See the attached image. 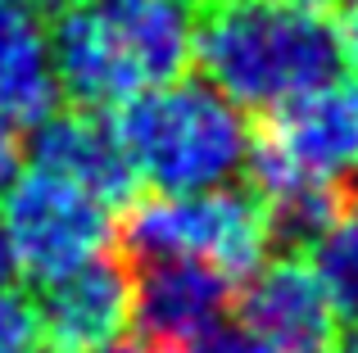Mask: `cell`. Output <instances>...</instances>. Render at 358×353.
<instances>
[{
	"mask_svg": "<svg viewBox=\"0 0 358 353\" xmlns=\"http://www.w3.org/2000/svg\"><path fill=\"white\" fill-rule=\"evenodd\" d=\"M59 105L50 41L32 9L0 0V123L41 127Z\"/></svg>",
	"mask_w": 358,
	"mask_h": 353,
	"instance_id": "obj_11",
	"label": "cell"
},
{
	"mask_svg": "<svg viewBox=\"0 0 358 353\" xmlns=\"http://www.w3.org/2000/svg\"><path fill=\"white\" fill-rule=\"evenodd\" d=\"M131 299H136V281L127 263L100 254L73 267L69 276L45 281L32 308L36 336L50 345V353H100L122 340L131 322Z\"/></svg>",
	"mask_w": 358,
	"mask_h": 353,
	"instance_id": "obj_6",
	"label": "cell"
},
{
	"mask_svg": "<svg viewBox=\"0 0 358 353\" xmlns=\"http://www.w3.org/2000/svg\"><path fill=\"white\" fill-rule=\"evenodd\" d=\"M250 172L254 186L277 176L350 181L358 172V77H341L277 109L250 150Z\"/></svg>",
	"mask_w": 358,
	"mask_h": 353,
	"instance_id": "obj_5",
	"label": "cell"
},
{
	"mask_svg": "<svg viewBox=\"0 0 358 353\" xmlns=\"http://www.w3.org/2000/svg\"><path fill=\"white\" fill-rule=\"evenodd\" d=\"M23 9H32V14H69V9H82V0H18Z\"/></svg>",
	"mask_w": 358,
	"mask_h": 353,
	"instance_id": "obj_19",
	"label": "cell"
},
{
	"mask_svg": "<svg viewBox=\"0 0 358 353\" xmlns=\"http://www.w3.org/2000/svg\"><path fill=\"white\" fill-rule=\"evenodd\" d=\"M195 59L213 91L263 114L350 68L331 0H218L195 18Z\"/></svg>",
	"mask_w": 358,
	"mask_h": 353,
	"instance_id": "obj_1",
	"label": "cell"
},
{
	"mask_svg": "<svg viewBox=\"0 0 358 353\" xmlns=\"http://www.w3.org/2000/svg\"><path fill=\"white\" fill-rule=\"evenodd\" d=\"M114 136L136 181L159 195L218 190L250 168V123L209 82H164L118 105Z\"/></svg>",
	"mask_w": 358,
	"mask_h": 353,
	"instance_id": "obj_2",
	"label": "cell"
},
{
	"mask_svg": "<svg viewBox=\"0 0 358 353\" xmlns=\"http://www.w3.org/2000/svg\"><path fill=\"white\" fill-rule=\"evenodd\" d=\"M45 41H50V68L59 96L87 109H105L141 91L114 9H69V14H59Z\"/></svg>",
	"mask_w": 358,
	"mask_h": 353,
	"instance_id": "obj_8",
	"label": "cell"
},
{
	"mask_svg": "<svg viewBox=\"0 0 358 353\" xmlns=\"http://www.w3.org/2000/svg\"><path fill=\"white\" fill-rule=\"evenodd\" d=\"M100 353H164V349H155V345H145V340H131V345H109V349H100Z\"/></svg>",
	"mask_w": 358,
	"mask_h": 353,
	"instance_id": "obj_20",
	"label": "cell"
},
{
	"mask_svg": "<svg viewBox=\"0 0 358 353\" xmlns=\"http://www.w3.org/2000/svg\"><path fill=\"white\" fill-rule=\"evenodd\" d=\"M32 168H45L64 181L91 190L100 204H127L136 190L127 154H122L114 127L96 123L87 114H50L41 127H32Z\"/></svg>",
	"mask_w": 358,
	"mask_h": 353,
	"instance_id": "obj_10",
	"label": "cell"
},
{
	"mask_svg": "<svg viewBox=\"0 0 358 353\" xmlns=\"http://www.w3.org/2000/svg\"><path fill=\"white\" fill-rule=\"evenodd\" d=\"M105 9H131V5H141V0H100Z\"/></svg>",
	"mask_w": 358,
	"mask_h": 353,
	"instance_id": "obj_22",
	"label": "cell"
},
{
	"mask_svg": "<svg viewBox=\"0 0 358 353\" xmlns=\"http://www.w3.org/2000/svg\"><path fill=\"white\" fill-rule=\"evenodd\" d=\"M114 18L141 91L177 82L195 59V14L186 0H141L131 9H114Z\"/></svg>",
	"mask_w": 358,
	"mask_h": 353,
	"instance_id": "obj_12",
	"label": "cell"
},
{
	"mask_svg": "<svg viewBox=\"0 0 358 353\" xmlns=\"http://www.w3.org/2000/svg\"><path fill=\"white\" fill-rule=\"evenodd\" d=\"M0 222L14 240L18 267L32 272L41 285L109 254V240H114V209L45 168L14 176V186L5 190Z\"/></svg>",
	"mask_w": 358,
	"mask_h": 353,
	"instance_id": "obj_4",
	"label": "cell"
},
{
	"mask_svg": "<svg viewBox=\"0 0 358 353\" xmlns=\"http://www.w3.org/2000/svg\"><path fill=\"white\" fill-rule=\"evenodd\" d=\"M36 313L14 290H0V353H32L36 349Z\"/></svg>",
	"mask_w": 358,
	"mask_h": 353,
	"instance_id": "obj_14",
	"label": "cell"
},
{
	"mask_svg": "<svg viewBox=\"0 0 358 353\" xmlns=\"http://www.w3.org/2000/svg\"><path fill=\"white\" fill-rule=\"evenodd\" d=\"M231 303L241 308V326L277 353H327L341 340V317L327 303L313 267L295 254L254 267Z\"/></svg>",
	"mask_w": 358,
	"mask_h": 353,
	"instance_id": "obj_7",
	"label": "cell"
},
{
	"mask_svg": "<svg viewBox=\"0 0 358 353\" xmlns=\"http://www.w3.org/2000/svg\"><path fill=\"white\" fill-rule=\"evenodd\" d=\"M14 176H18V136L9 123H0V195L14 186Z\"/></svg>",
	"mask_w": 358,
	"mask_h": 353,
	"instance_id": "obj_17",
	"label": "cell"
},
{
	"mask_svg": "<svg viewBox=\"0 0 358 353\" xmlns=\"http://www.w3.org/2000/svg\"><path fill=\"white\" fill-rule=\"evenodd\" d=\"M127 249L141 263H204L222 276H250L263 267L272 245L268 209L254 190H191V195H155L127 213L122 227Z\"/></svg>",
	"mask_w": 358,
	"mask_h": 353,
	"instance_id": "obj_3",
	"label": "cell"
},
{
	"mask_svg": "<svg viewBox=\"0 0 358 353\" xmlns=\"http://www.w3.org/2000/svg\"><path fill=\"white\" fill-rule=\"evenodd\" d=\"M336 27H341V45H345V59L358 68V0H345L336 9Z\"/></svg>",
	"mask_w": 358,
	"mask_h": 353,
	"instance_id": "obj_16",
	"label": "cell"
},
{
	"mask_svg": "<svg viewBox=\"0 0 358 353\" xmlns=\"http://www.w3.org/2000/svg\"><path fill=\"white\" fill-rule=\"evenodd\" d=\"M308 258H313L308 267H313L327 303L336 308V317L358 326V190L341 218L313 240Z\"/></svg>",
	"mask_w": 358,
	"mask_h": 353,
	"instance_id": "obj_13",
	"label": "cell"
},
{
	"mask_svg": "<svg viewBox=\"0 0 358 353\" xmlns=\"http://www.w3.org/2000/svg\"><path fill=\"white\" fill-rule=\"evenodd\" d=\"M131 281H136L131 317L141 322V336L155 349L191 345L200 331L222 322L227 303L236 299L231 276L213 272L204 263H182V258L145 263V272L131 276Z\"/></svg>",
	"mask_w": 358,
	"mask_h": 353,
	"instance_id": "obj_9",
	"label": "cell"
},
{
	"mask_svg": "<svg viewBox=\"0 0 358 353\" xmlns=\"http://www.w3.org/2000/svg\"><path fill=\"white\" fill-rule=\"evenodd\" d=\"M327 353H358V326H354V331H350L345 340H336V345L327 349Z\"/></svg>",
	"mask_w": 358,
	"mask_h": 353,
	"instance_id": "obj_21",
	"label": "cell"
},
{
	"mask_svg": "<svg viewBox=\"0 0 358 353\" xmlns=\"http://www.w3.org/2000/svg\"><path fill=\"white\" fill-rule=\"evenodd\" d=\"M18 254H14V240H9V231H5V222H0V290H9V285L18 281Z\"/></svg>",
	"mask_w": 358,
	"mask_h": 353,
	"instance_id": "obj_18",
	"label": "cell"
},
{
	"mask_svg": "<svg viewBox=\"0 0 358 353\" xmlns=\"http://www.w3.org/2000/svg\"><path fill=\"white\" fill-rule=\"evenodd\" d=\"M177 353H277L272 345H263L254 331H245L241 322H213L209 331H200V336L191 340V345H182Z\"/></svg>",
	"mask_w": 358,
	"mask_h": 353,
	"instance_id": "obj_15",
	"label": "cell"
}]
</instances>
